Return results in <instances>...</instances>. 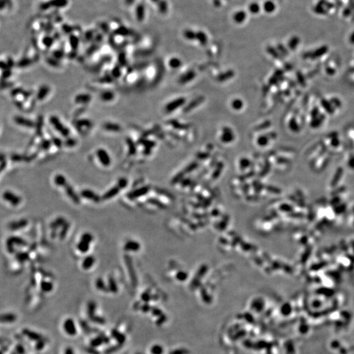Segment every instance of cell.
I'll return each instance as SVG.
<instances>
[{"label": "cell", "instance_id": "22", "mask_svg": "<svg viewBox=\"0 0 354 354\" xmlns=\"http://www.w3.org/2000/svg\"><path fill=\"white\" fill-rule=\"evenodd\" d=\"M104 343V338L102 336H97L94 338L91 341V345L93 348H97L100 346Z\"/></svg>", "mask_w": 354, "mask_h": 354}, {"label": "cell", "instance_id": "29", "mask_svg": "<svg viewBox=\"0 0 354 354\" xmlns=\"http://www.w3.org/2000/svg\"><path fill=\"white\" fill-rule=\"evenodd\" d=\"M184 35L187 39H189L190 40L196 38V33H195L194 31H192L191 30H186Z\"/></svg>", "mask_w": 354, "mask_h": 354}, {"label": "cell", "instance_id": "17", "mask_svg": "<svg viewBox=\"0 0 354 354\" xmlns=\"http://www.w3.org/2000/svg\"><path fill=\"white\" fill-rule=\"evenodd\" d=\"M54 183L57 186L60 187H64L68 183L66 179L63 175H58L54 178Z\"/></svg>", "mask_w": 354, "mask_h": 354}, {"label": "cell", "instance_id": "21", "mask_svg": "<svg viewBox=\"0 0 354 354\" xmlns=\"http://www.w3.org/2000/svg\"><path fill=\"white\" fill-rule=\"evenodd\" d=\"M157 4H158L159 11L161 13L165 14L167 12L168 3L165 0H159V2Z\"/></svg>", "mask_w": 354, "mask_h": 354}, {"label": "cell", "instance_id": "23", "mask_svg": "<svg viewBox=\"0 0 354 354\" xmlns=\"http://www.w3.org/2000/svg\"><path fill=\"white\" fill-rule=\"evenodd\" d=\"M249 11L251 14H258L260 11V7L259 4L256 2L251 3L249 6Z\"/></svg>", "mask_w": 354, "mask_h": 354}, {"label": "cell", "instance_id": "31", "mask_svg": "<svg viewBox=\"0 0 354 354\" xmlns=\"http://www.w3.org/2000/svg\"><path fill=\"white\" fill-rule=\"evenodd\" d=\"M64 219H61V218H59L55 220L51 224V227H57V226H60V225H62L64 223Z\"/></svg>", "mask_w": 354, "mask_h": 354}, {"label": "cell", "instance_id": "5", "mask_svg": "<svg viewBox=\"0 0 354 354\" xmlns=\"http://www.w3.org/2000/svg\"><path fill=\"white\" fill-rule=\"evenodd\" d=\"M64 188L65 189L66 193V194L68 195L69 198L72 199L75 203L79 204L80 203L79 198L78 196V195L75 194V192L74 190V189L72 188V187L69 184H67L64 187Z\"/></svg>", "mask_w": 354, "mask_h": 354}, {"label": "cell", "instance_id": "20", "mask_svg": "<svg viewBox=\"0 0 354 354\" xmlns=\"http://www.w3.org/2000/svg\"><path fill=\"white\" fill-rule=\"evenodd\" d=\"M41 289L45 292H50L53 289V285L52 283L49 281H43L40 285Z\"/></svg>", "mask_w": 354, "mask_h": 354}, {"label": "cell", "instance_id": "30", "mask_svg": "<svg viewBox=\"0 0 354 354\" xmlns=\"http://www.w3.org/2000/svg\"><path fill=\"white\" fill-rule=\"evenodd\" d=\"M39 9L41 10V11H47L50 8V3L48 2H42L39 4Z\"/></svg>", "mask_w": 354, "mask_h": 354}, {"label": "cell", "instance_id": "12", "mask_svg": "<svg viewBox=\"0 0 354 354\" xmlns=\"http://www.w3.org/2000/svg\"><path fill=\"white\" fill-rule=\"evenodd\" d=\"M95 262V259L93 256H88L85 257L82 262V268L83 269L87 270L90 268H91L94 265Z\"/></svg>", "mask_w": 354, "mask_h": 354}, {"label": "cell", "instance_id": "24", "mask_svg": "<svg viewBox=\"0 0 354 354\" xmlns=\"http://www.w3.org/2000/svg\"><path fill=\"white\" fill-rule=\"evenodd\" d=\"M27 224V221L26 220H21L18 222H14L11 224V227L12 230H18L21 229V227H22Z\"/></svg>", "mask_w": 354, "mask_h": 354}, {"label": "cell", "instance_id": "14", "mask_svg": "<svg viewBox=\"0 0 354 354\" xmlns=\"http://www.w3.org/2000/svg\"><path fill=\"white\" fill-rule=\"evenodd\" d=\"M17 316L15 314L12 313H4L2 316L1 321L2 323H13L16 321Z\"/></svg>", "mask_w": 354, "mask_h": 354}, {"label": "cell", "instance_id": "8", "mask_svg": "<svg viewBox=\"0 0 354 354\" xmlns=\"http://www.w3.org/2000/svg\"><path fill=\"white\" fill-rule=\"evenodd\" d=\"M111 336H112L114 339L120 345L123 344L126 340L125 336L124 334L121 332L119 331L116 329V328L112 330V332H111Z\"/></svg>", "mask_w": 354, "mask_h": 354}, {"label": "cell", "instance_id": "3", "mask_svg": "<svg viewBox=\"0 0 354 354\" xmlns=\"http://www.w3.org/2000/svg\"><path fill=\"white\" fill-rule=\"evenodd\" d=\"M81 195L83 197V198H85L89 200H91L93 201L96 203H99L100 200V197L94 192L93 191L91 190H82V191L81 192Z\"/></svg>", "mask_w": 354, "mask_h": 354}, {"label": "cell", "instance_id": "19", "mask_svg": "<svg viewBox=\"0 0 354 354\" xmlns=\"http://www.w3.org/2000/svg\"><path fill=\"white\" fill-rule=\"evenodd\" d=\"M95 284L97 289L99 291H101L103 292H107L108 291H109L108 286H106L105 283L102 278H99L97 281H96Z\"/></svg>", "mask_w": 354, "mask_h": 354}, {"label": "cell", "instance_id": "27", "mask_svg": "<svg viewBox=\"0 0 354 354\" xmlns=\"http://www.w3.org/2000/svg\"><path fill=\"white\" fill-rule=\"evenodd\" d=\"M80 239L83 240L85 242H87L91 244V243L93 240V236L90 233H85L82 235V237H81Z\"/></svg>", "mask_w": 354, "mask_h": 354}, {"label": "cell", "instance_id": "25", "mask_svg": "<svg viewBox=\"0 0 354 354\" xmlns=\"http://www.w3.org/2000/svg\"><path fill=\"white\" fill-rule=\"evenodd\" d=\"M276 6L274 2L270 1H267L264 4V9L267 13H272L275 10Z\"/></svg>", "mask_w": 354, "mask_h": 354}, {"label": "cell", "instance_id": "18", "mask_svg": "<svg viewBox=\"0 0 354 354\" xmlns=\"http://www.w3.org/2000/svg\"><path fill=\"white\" fill-rule=\"evenodd\" d=\"M108 290L110 291V292L114 293V294L115 293H117L118 291V287L117 283H116L115 281L112 277H110L109 281H108Z\"/></svg>", "mask_w": 354, "mask_h": 354}, {"label": "cell", "instance_id": "33", "mask_svg": "<svg viewBox=\"0 0 354 354\" xmlns=\"http://www.w3.org/2000/svg\"><path fill=\"white\" fill-rule=\"evenodd\" d=\"M45 345V342L43 340L38 341V342H37L36 344H35V350H38V351L42 350H43V348H44Z\"/></svg>", "mask_w": 354, "mask_h": 354}, {"label": "cell", "instance_id": "9", "mask_svg": "<svg viewBox=\"0 0 354 354\" xmlns=\"http://www.w3.org/2000/svg\"><path fill=\"white\" fill-rule=\"evenodd\" d=\"M247 13L243 11V10H240V11H237L235 13L233 16V20L235 23L241 24L243 22L246 18H247Z\"/></svg>", "mask_w": 354, "mask_h": 354}, {"label": "cell", "instance_id": "13", "mask_svg": "<svg viewBox=\"0 0 354 354\" xmlns=\"http://www.w3.org/2000/svg\"><path fill=\"white\" fill-rule=\"evenodd\" d=\"M97 310V304L94 301H89L87 306V313L89 318L95 316V312Z\"/></svg>", "mask_w": 354, "mask_h": 354}, {"label": "cell", "instance_id": "32", "mask_svg": "<svg viewBox=\"0 0 354 354\" xmlns=\"http://www.w3.org/2000/svg\"><path fill=\"white\" fill-rule=\"evenodd\" d=\"M127 184V180H126L125 179H120L118 180V185L120 187L121 189H123L124 188H125Z\"/></svg>", "mask_w": 354, "mask_h": 354}, {"label": "cell", "instance_id": "37", "mask_svg": "<svg viewBox=\"0 0 354 354\" xmlns=\"http://www.w3.org/2000/svg\"><path fill=\"white\" fill-rule=\"evenodd\" d=\"M151 1L155 3H158L159 2V0H151Z\"/></svg>", "mask_w": 354, "mask_h": 354}, {"label": "cell", "instance_id": "16", "mask_svg": "<svg viewBox=\"0 0 354 354\" xmlns=\"http://www.w3.org/2000/svg\"><path fill=\"white\" fill-rule=\"evenodd\" d=\"M89 247H90V243L81 239L77 245L78 250L79 252H82V253H85V252H88V251L89 250Z\"/></svg>", "mask_w": 354, "mask_h": 354}, {"label": "cell", "instance_id": "34", "mask_svg": "<svg viewBox=\"0 0 354 354\" xmlns=\"http://www.w3.org/2000/svg\"><path fill=\"white\" fill-rule=\"evenodd\" d=\"M15 351L17 354H24V348L22 345H18L15 348Z\"/></svg>", "mask_w": 354, "mask_h": 354}, {"label": "cell", "instance_id": "7", "mask_svg": "<svg viewBox=\"0 0 354 354\" xmlns=\"http://www.w3.org/2000/svg\"><path fill=\"white\" fill-rule=\"evenodd\" d=\"M145 7L143 3L139 4L135 9V16L139 22H143L145 18Z\"/></svg>", "mask_w": 354, "mask_h": 354}, {"label": "cell", "instance_id": "6", "mask_svg": "<svg viewBox=\"0 0 354 354\" xmlns=\"http://www.w3.org/2000/svg\"><path fill=\"white\" fill-rule=\"evenodd\" d=\"M22 333H23V335L27 336L30 340H32L33 341H36V342L42 340L43 336L41 335H39V333L35 332L34 331L30 330V329H28V328H25V329H23Z\"/></svg>", "mask_w": 354, "mask_h": 354}, {"label": "cell", "instance_id": "10", "mask_svg": "<svg viewBox=\"0 0 354 354\" xmlns=\"http://www.w3.org/2000/svg\"><path fill=\"white\" fill-rule=\"evenodd\" d=\"M50 7L55 9H62L68 5V0H49Z\"/></svg>", "mask_w": 354, "mask_h": 354}, {"label": "cell", "instance_id": "28", "mask_svg": "<svg viewBox=\"0 0 354 354\" xmlns=\"http://www.w3.org/2000/svg\"><path fill=\"white\" fill-rule=\"evenodd\" d=\"M90 319H91V320L92 321H93V322H95V323H98V324L103 325V324H104V323H105V322H106V320H105L104 318H103V317H102L97 316H96V315L92 317H91Z\"/></svg>", "mask_w": 354, "mask_h": 354}, {"label": "cell", "instance_id": "26", "mask_svg": "<svg viewBox=\"0 0 354 354\" xmlns=\"http://www.w3.org/2000/svg\"><path fill=\"white\" fill-rule=\"evenodd\" d=\"M196 39H198L202 44L206 43L207 42V35L202 31H199L196 33Z\"/></svg>", "mask_w": 354, "mask_h": 354}, {"label": "cell", "instance_id": "35", "mask_svg": "<svg viewBox=\"0 0 354 354\" xmlns=\"http://www.w3.org/2000/svg\"><path fill=\"white\" fill-rule=\"evenodd\" d=\"M64 354H74V352L72 348H66Z\"/></svg>", "mask_w": 354, "mask_h": 354}, {"label": "cell", "instance_id": "36", "mask_svg": "<svg viewBox=\"0 0 354 354\" xmlns=\"http://www.w3.org/2000/svg\"><path fill=\"white\" fill-rule=\"evenodd\" d=\"M135 0H125V3L127 6H131L135 2Z\"/></svg>", "mask_w": 354, "mask_h": 354}, {"label": "cell", "instance_id": "4", "mask_svg": "<svg viewBox=\"0 0 354 354\" xmlns=\"http://www.w3.org/2000/svg\"><path fill=\"white\" fill-rule=\"evenodd\" d=\"M97 156L100 163H102L104 166L108 167L111 163V158L108 154L106 152V151L100 150L97 151Z\"/></svg>", "mask_w": 354, "mask_h": 354}, {"label": "cell", "instance_id": "15", "mask_svg": "<svg viewBox=\"0 0 354 354\" xmlns=\"http://www.w3.org/2000/svg\"><path fill=\"white\" fill-rule=\"evenodd\" d=\"M124 249L126 251H136L139 249V245L137 242H135L133 241H129L126 243Z\"/></svg>", "mask_w": 354, "mask_h": 354}, {"label": "cell", "instance_id": "11", "mask_svg": "<svg viewBox=\"0 0 354 354\" xmlns=\"http://www.w3.org/2000/svg\"><path fill=\"white\" fill-rule=\"evenodd\" d=\"M120 190H121V188L117 184V186L113 187V188H112L110 190H108L107 192H106V193L103 195V199H109L114 198V196L118 195L119 194Z\"/></svg>", "mask_w": 354, "mask_h": 354}, {"label": "cell", "instance_id": "1", "mask_svg": "<svg viewBox=\"0 0 354 354\" xmlns=\"http://www.w3.org/2000/svg\"><path fill=\"white\" fill-rule=\"evenodd\" d=\"M62 327L64 332L69 336H75L78 334L77 325L72 318L68 317L66 319L63 323Z\"/></svg>", "mask_w": 354, "mask_h": 354}, {"label": "cell", "instance_id": "2", "mask_svg": "<svg viewBox=\"0 0 354 354\" xmlns=\"http://www.w3.org/2000/svg\"><path fill=\"white\" fill-rule=\"evenodd\" d=\"M3 198L5 200L8 201L9 203H11L13 206L18 205L22 201L21 197L10 191H5L3 194Z\"/></svg>", "mask_w": 354, "mask_h": 354}]
</instances>
